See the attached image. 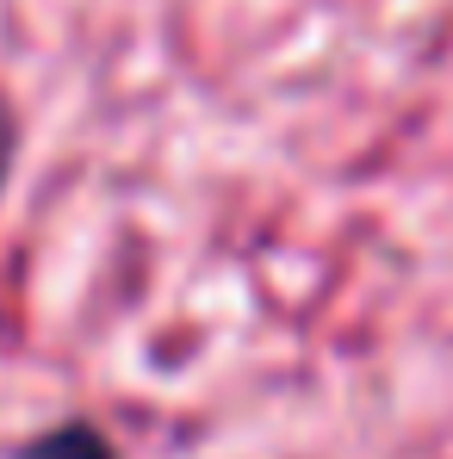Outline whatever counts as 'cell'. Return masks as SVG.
Wrapping results in <instances>:
<instances>
[{
	"label": "cell",
	"mask_w": 453,
	"mask_h": 459,
	"mask_svg": "<svg viewBox=\"0 0 453 459\" xmlns=\"http://www.w3.org/2000/svg\"><path fill=\"white\" fill-rule=\"evenodd\" d=\"M13 459H118V447H112L93 422L69 416V422L38 429L31 441H19V447H13Z\"/></svg>",
	"instance_id": "6da1fadb"
},
{
	"label": "cell",
	"mask_w": 453,
	"mask_h": 459,
	"mask_svg": "<svg viewBox=\"0 0 453 459\" xmlns=\"http://www.w3.org/2000/svg\"><path fill=\"white\" fill-rule=\"evenodd\" d=\"M13 150H19V125H13V106L0 100V193L13 180Z\"/></svg>",
	"instance_id": "7a4b0ae2"
}]
</instances>
